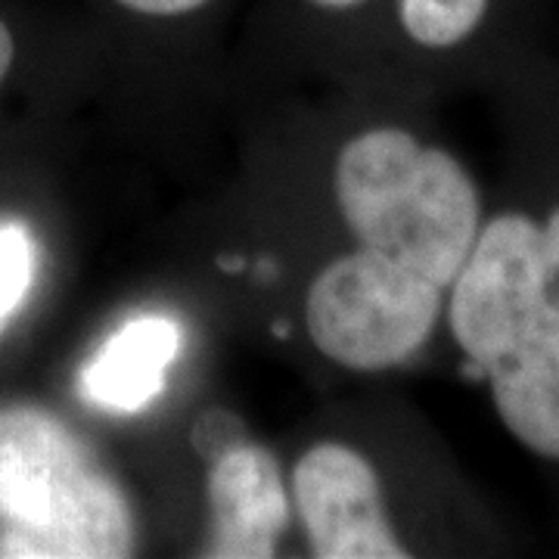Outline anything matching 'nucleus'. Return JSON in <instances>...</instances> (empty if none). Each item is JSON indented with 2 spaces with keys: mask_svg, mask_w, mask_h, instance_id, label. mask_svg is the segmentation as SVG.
<instances>
[{
  "mask_svg": "<svg viewBox=\"0 0 559 559\" xmlns=\"http://www.w3.org/2000/svg\"><path fill=\"white\" fill-rule=\"evenodd\" d=\"M485 377L503 426L535 454L559 460V330L513 342Z\"/></svg>",
  "mask_w": 559,
  "mask_h": 559,
  "instance_id": "0eeeda50",
  "label": "nucleus"
},
{
  "mask_svg": "<svg viewBox=\"0 0 559 559\" xmlns=\"http://www.w3.org/2000/svg\"><path fill=\"white\" fill-rule=\"evenodd\" d=\"M336 205L364 249L451 289L479 237V190L454 156L401 128L352 138L333 168Z\"/></svg>",
  "mask_w": 559,
  "mask_h": 559,
  "instance_id": "f257e3e1",
  "label": "nucleus"
},
{
  "mask_svg": "<svg viewBox=\"0 0 559 559\" xmlns=\"http://www.w3.org/2000/svg\"><path fill=\"white\" fill-rule=\"evenodd\" d=\"M540 293L547 314L559 326V209L540 224Z\"/></svg>",
  "mask_w": 559,
  "mask_h": 559,
  "instance_id": "9d476101",
  "label": "nucleus"
},
{
  "mask_svg": "<svg viewBox=\"0 0 559 559\" xmlns=\"http://www.w3.org/2000/svg\"><path fill=\"white\" fill-rule=\"evenodd\" d=\"M323 13H348L370 0H308ZM491 0H395L404 35L429 50H448L469 38L488 16Z\"/></svg>",
  "mask_w": 559,
  "mask_h": 559,
  "instance_id": "6e6552de",
  "label": "nucleus"
},
{
  "mask_svg": "<svg viewBox=\"0 0 559 559\" xmlns=\"http://www.w3.org/2000/svg\"><path fill=\"white\" fill-rule=\"evenodd\" d=\"M293 498L318 559H404L380 476L370 460L340 441L308 448L293 469Z\"/></svg>",
  "mask_w": 559,
  "mask_h": 559,
  "instance_id": "20e7f679",
  "label": "nucleus"
},
{
  "mask_svg": "<svg viewBox=\"0 0 559 559\" xmlns=\"http://www.w3.org/2000/svg\"><path fill=\"white\" fill-rule=\"evenodd\" d=\"M444 289L358 246L320 271L305 320L320 355L348 370L399 367L432 336Z\"/></svg>",
  "mask_w": 559,
  "mask_h": 559,
  "instance_id": "7ed1b4c3",
  "label": "nucleus"
},
{
  "mask_svg": "<svg viewBox=\"0 0 559 559\" xmlns=\"http://www.w3.org/2000/svg\"><path fill=\"white\" fill-rule=\"evenodd\" d=\"M13 60H16V40H13V32H10V25L0 20V81L10 75V69H13Z\"/></svg>",
  "mask_w": 559,
  "mask_h": 559,
  "instance_id": "9b49d317",
  "label": "nucleus"
},
{
  "mask_svg": "<svg viewBox=\"0 0 559 559\" xmlns=\"http://www.w3.org/2000/svg\"><path fill=\"white\" fill-rule=\"evenodd\" d=\"M212 528L205 557L271 559L289 525V498L277 460L259 444H230L209 466Z\"/></svg>",
  "mask_w": 559,
  "mask_h": 559,
  "instance_id": "39448f33",
  "label": "nucleus"
},
{
  "mask_svg": "<svg viewBox=\"0 0 559 559\" xmlns=\"http://www.w3.org/2000/svg\"><path fill=\"white\" fill-rule=\"evenodd\" d=\"M131 554V503L87 444L40 407H0V559Z\"/></svg>",
  "mask_w": 559,
  "mask_h": 559,
  "instance_id": "f03ea898",
  "label": "nucleus"
},
{
  "mask_svg": "<svg viewBox=\"0 0 559 559\" xmlns=\"http://www.w3.org/2000/svg\"><path fill=\"white\" fill-rule=\"evenodd\" d=\"M38 267V246L20 221H0V326L28 299Z\"/></svg>",
  "mask_w": 559,
  "mask_h": 559,
  "instance_id": "1a4fd4ad",
  "label": "nucleus"
},
{
  "mask_svg": "<svg viewBox=\"0 0 559 559\" xmlns=\"http://www.w3.org/2000/svg\"><path fill=\"white\" fill-rule=\"evenodd\" d=\"M180 340L183 333L171 318L143 314L121 323L81 373L87 401L103 411L140 414L165 392Z\"/></svg>",
  "mask_w": 559,
  "mask_h": 559,
  "instance_id": "423d86ee",
  "label": "nucleus"
}]
</instances>
